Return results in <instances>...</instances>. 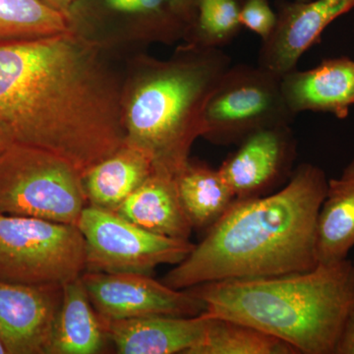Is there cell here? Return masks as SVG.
I'll return each mask as SVG.
<instances>
[{"mask_svg":"<svg viewBox=\"0 0 354 354\" xmlns=\"http://www.w3.org/2000/svg\"><path fill=\"white\" fill-rule=\"evenodd\" d=\"M106 337L104 323L95 311L81 277L64 285L50 354L99 353Z\"/></svg>","mask_w":354,"mask_h":354,"instance_id":"e0dca14e","label":"cell"},{"mask_svg":"<svg viewBox=\"0 0 354 354\" xmlns=\"http://www.w3.org/2000/svg\"><path fill=\"white\" fill-rule=\"evenodd\" d=\"M237 146L218 167L235 200L264 196L292 174L297 140L290 125L259 130Z\"/></svg>","mask_w":354,"mask_h":354,"instance_id":"30bf717a","label":"cell"},{"mask_svg":"<svg viewBox=\"0 0 354 354\" xmlns=\"http://www.w3.org/2000/svg\"><path fill=\"white\" fill-rule=\"evenodd\" d=\"M327 189L325 171L302 164L276 193L235 200L162 283L187 290L211 281L272 278L314 269L318 265L317 218Z\"/></svg>","mask_w":354,"mask_h":354,"instance_id":"7a4b0ae2","label":"cell"},{"mask_svg":"<svg viewBox=\"0 0 354 354\" xmlns=\"http://www.w3.org/2000/svg\"><path fill=\"white\" fill-rule=\"evenodd\" d=\"M4 353H7L6 346H4L3 342H2L1 339H0V354Z\"/></svg>","mask_w":354,"mask_h":354,"instance_id":"f1b7e54d","label":"cell"},{"mask_svg":"<svg viewBox=\"0 0 354 354\" xmlns=\"http://www.w3.org/2000/svg\"><path fill=\"white\" fill-rule=\"evenodd\" d=\"M212 316H148L102 320L106 335L121 354H187L201 341Z\"/></svg>","mask_w":354,"mask_h":354,"instance_id":"5bb4252c","label":"cell"},{"mask_svg":"<svg viewBox=\"0 0 354 354\" xmlns=\"http://www.w3.org/2000/svg\"><path fill=\"white\" fill-rule=\"evenodd\" d=\"M239 0H196L194 26L195 46L221 48L241 32Z\"/></svg>","mask_w":354,"mask_h":354,"instance_id":"7402d4cb","label":"cell"},{"mask_svg":"<svg viewBox=\"0 0 354 354\" xmlns=\"http://www.w3.org/2000/svg\"><path fill=\"white\" fill-rule=\"evenodd\" d=\"M281 88L295 115L315 111L344 120L354 106V62L346 57L328 58L314 68L293 70L281 77Z\"/></svg>","mask_w":354,"mask_h":354,"instance_id":"4fadbf2b","label":"cell"},{"mask_svg":"<svg viewBox=\"0 0 354 354\" xmlns=\"http://www.w3.org/2000/svg\"><path fill=\"white\" fill-rule=\"evenodd\" d=\"M241 22L265 41L271 36L277 25V13L268 0H244L241 7Z\"/></svg>","mask_w":354,"mask_h":354,"instance_id":"cb8c5ba5","label":"cell"},{"mask_svg":"<svg viewBox=\"0 0 354 354\" xmlns=\"http://www.w3.org/2000/svg\"><path fill=\"white\" fill-rule=\"evenodd\" d=\"M81 279L102 320L193 317L206 310L204 302L189 290H176L149 274L85 271Z\"/></svg>","mask_w":354,"mask_h":354,"instance_id":"9c48e42d","label":"cell"},{"mask_svg":"<svg viewBox=\"0 0 354 354\" xmlns=\"http://www.w3.org/2000/svg\"><path fill=\"white\" fill-rule=\"evenodd\" d=\"M106 3L118 12L148 16L176 34L184 30V21L172 9L171 0H106Z\"/></svg>","mask_w":354,"mask_h":354,"instance_id":"603a6c76","label":"cell"},{"mask_svg":"<svg viewBox=\"0 0 354 354\" xmlns=\"http://www.w3.org/2000/svg\"><path fill=\"white\" fill-rule=\"evenodd\" d=\"M87 206L82 174L62 158L16 142L0 153V214L77 225Z\"/></svg>","mask_w":354,"mask_h":354,"instance_id":"5b68a950","label":"cell"},{"mask_svg":"<svg viewBox=\"0 0 354 354\" xmlns=\"http://www.w3.org/2000/svg\"><path fill=\"white\" fill-rule=\"evenodd\" d=\"M86 268L85 241L76 225L0 214V281L64 286Z\"/></svg>","mask_w":354,"mask_h":354,"instance_id":"8992f818","label":"cell"},{"mask_svg":"<svg viewBox=\"0 0 354 354\" xmlns=\"http://www.w3.org/2000/svg\"><path fill=\"white\" fill-rule=\"evenodd\" d=\"M14 139L10 132L6 129L3 125L0 124V153L3 152L4 150L14 143Z\"/></svg>","mask_w":354,"mask_h":354,"instance_id":"83f0119b","label":"cell"},{"mask_svg":"<svg viewBox=\"0 0 354 354\" xmlns=\"http://www.w3.org/2000/svg\"><path fill=\"white\" fill-rule=\"evenodd\" d=\"M77 227L85 241L86 271L150 274L160 265H178L195 244L153 234L115 212L88 205Z\"/></svg>","mask_w":354,"mask_h":354,"instance_id":"ba28073f","label":"cell"},{"mask_svg":"<svg viewBox=\"0 0 354 354\" xmlns=\"http://www.w3.org/2000/svg\"><path fill=\"white\" fill-rule=\"evenodd\" d=\"M212 316V315H211ZM187 354H298L292 346L252 326L212 316L201 341Z\"/></svg>","mask_w":354,"mask_h":354,"instance_id":"ffe728a7","label":"cell"},{"mask_svg":"<svg viewBox=\"0 0 354 354\" xmlns=\"http://www.w3.org/2000/svg\"><path fill=\"white\" fill-rule=\"evenodd\" d=\"M53 8L70 14L72 7L76 3L77 0H41Z\"/></svg>","mask_w":354,"mask_h":354,"instance_id":"4316f807","label":"cell"},{"mask_svg":"<svg viewBox=\"0 0 354 354\" xmlns=\"http://www.w3.org/2000/svg\"><path fill=\"white\" fill-rule=\"evenodd\" d=\"M354 247V160L341 176L328 180L316 230V255L319 263L348 259Z\"/></svg>","mask_w":354,"mask_h":354,"instance_id":"ac0fdd59","label":"cell"},{"mask_svg":"<svg viewBox=\"0 0 354 354\" xmlns=\"http://www.w3.org/2000/svg\"><path fill=\"white\" fill-rule=\"evenodd\" d=\"M0 124L82 176L127 138L118 88L72 32L0 43Z\"/></svg>","mask_w":354,"mask_h":354,"instance_id":"6da1fadb","label":"cell"},{"mask_svg":"<svg viewBox=\"0 0 354 354\" xmlns=\"http://www.w3.org/2000/svg\"><path fill=\"white\" fill-rule=\"evenodd\" d=\"M335 354H354V309L346 321Z\"/></svg>","mask_w":354,"mask_h":354,"instance_id":"d4e9b609","label":"cell"},{"mask_svg":"<svg viewBox=\"0 0 354 354\" xmlns=\"http://www.w3.org/2000/svg\"><path fill=\"white\" fill-rule=\"evenodd\" d=\"M177 191L193 230L208 232L235 201L218 169L203 162H187L176 176Z\"/></svg>","mask_w":354,"mask_h":354,"instance_id":"d6986e66","label":"cell"},{"mask_svg":"<svg viewBox=\"0 0 354 354\" xmlns=\"http://www.w3.org/2000/svg\"><path fill=\"white\" fill-rule=\"evenodd\" d=\"M300 1H305V0H300Z\"/></svg>","mask_w":354,"mask_h":354,"instance_id":"f546056e","label":"cell"},{"mask_svg":"<svg viewBox=\"0 0 354 354\" xmlns=\"http://www.w3.org/2000/svg\"><path fill=\"white\" fill-rule=\"evenodd\" d=\"M353 8L354 0L279 2L276 28L261 44L258 66L279 78L297 69L300 58L328 26Z\"/></svg>","mask_w":354,"mask_h":354,"instance_id":"8fae6325","label":"cell"},{"mask_svg":"<svg viewBox=\"0 0 354 354\" xmlns=\"http://www.w3.org/2000/svg\"><path fill=\"white\" fill-rule=\"evenodd\" d=\"M172 9L187 24H193L196 14V0H171Z\"/></svg>","mask_w":354,"mask_h":354,"instance_id":"484cf974","label":"cell"},{"mask_svg":"<svg viewBox=\"0 0 354 354\" xmlns=\"http://www.w3.org/2000/svg\"><path fill=\"white\" fill-rule=\"evenodd\" d=\"M281 79L260 66L230 65L209 97L203 136L215 145H239L265 128L290 125Z\"/></svg>","mask_w":354,"mask_h":354,"instance_id":"52a82bcc","label":"cell"},{"mask_svg":"<svg viewBox=\"0 0 354 354\" xmlns=\"http://www.w3.org/2000/svg\"><path fill=\"white\" fill-rule=\"evenodd\" d=\"M153 171L152 158L136 147L124 144L82 176L88 205L115 211Z\"/></svg>","mask_w":354,"mask_h":354,"instance_id":"2e32d148","label":"cell"},{"mask_svg":"<svg viewBox=\"0 0 354 354\" xmlns=\"http://www.w3.org/2000/svg\"><path fill=\"white\" fill-rule=\"evenodd\" d=\"M230 65L221 48L195 44L174 62L153 65L124 114L125 144L144 151L155 171L176 177L203 136L207 104Z\"/></svg>","mask_w":354,"mask_h":354,"instance_id":"277c9868","label":"cell"},{"mask_svg":"<svg viewBox=\"0 0 354 354\" xmlns=\"http://www.w3.org/2000/svg\"><path fill=\"white\" fill-rule=\"evenodd\" d=\"M64 286L0 281V339L7 354H50Z\"/></svg>","mask_w":354,"mask_h":354,"instance_id":"7c38bea8","label":"cell"},{"mask_svg":"<svg viewBox=\"0 0 354 354\" xmlns=\"http://www.w3.org/2000/svg\"><path fill=\"white\" fill-rule=\"evenodd\" d=\"M71 32L70 14L41 0H0V43Z\"/></svg>","mask_w":354,"mask_h":354,"instance_id":"44dd1931","label":"cell"},{"mask_svg":"<svg viewBox=\"0 0 354 354\" xmlns=\"http://www.w3.org/2000/svg\"><path fill=\"white\" fill-rule=\"evenodd\" d=\"M187 290L209 315L257 328L298 354H335L354 309V263H319L306 272L211 281Z\"/></svg>","mask_w":354,"mask_h":354,"instance_id":"3957f363","label":"cell"},{"mask_svg":"<svg viewBox=\"0 0 354 354\" xmlns=\"http://www.w3.org/2000/svg\"><path fill=\"white\" fill-rule=\"evenodd\" d=\"M116 214L153 234L189 241L193 227L184 211L176 177L153 171L115 209Z\"/></svg>","mask_w":354,"mask_h":354,"instance_id":"9a60e30c","label":"cell"}]
</instances>
